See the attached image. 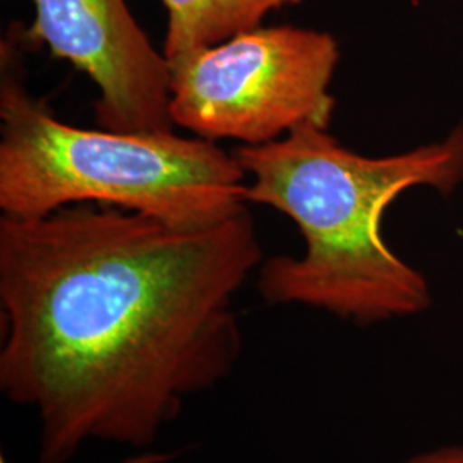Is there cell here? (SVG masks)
<instances>
[{
    "instance_id": "6da1fadb",
    "label": "cell",
    "mask_w": 463,
    "mask_h": 463,
    "mask_svg": "<svg viewBox=\"0 0 463 463\" xmlns=\"http://www.w3.org/2000/svg\"><path fill=\"white\" fill-rule=\"evenodd\" d=\"M261 265L248 208L201 229L101 204L0 216V392L34 415L38 462L148 449L229 380L233 304Z\"/></svg>"
},
{
    "instance_id": "3957f363",
    "label": "cell",
    "mask_w": 463,
    "mask_h": 463,
    "mask_svg": "<svg viewBox=\"0 0 463 463\" xmlns=\"http://www.w3.org/2000/svg\"><path fill=\"white\" fill-rule=\"evenodd\" d=\"M23 45L0 47V210L42 218L101 204L183 229L246 210L248 175L213 141L170 133L83 129L57 118L26 86Z\"/></svg>"
},
{
    "instance_id": "5b68a950",
    "label": "cell",
    "mask_w": 463,
    "mask_h": 463,
    "mask_svg": "<svg viewBox=\"0 0 463 463\" xmlns=\"http://www.w3.org/2000/svg\"><path fill=\"white\" fill-rule=\"evenodd\" d=\"M33 21L21 45L47 49L86 74L99 90L101 129L170 133V66L149 42L126 0H32Z\"/></svg>"
},
{
    "instance_id": "8992f818",
    "label": "cell",
    "mask_w": 463,
    "mask_h": 463,
    "mask_svg": "<svg viewBox=\"0 0 463 463\" xmlns=\"http://www.w3.org/2000/svg\"><path fill=\"white\" fill-rule=\"evenodd\" d=\"M166 13L168 66L235 34L260 28L266 16L306 0H160Z\"/></svg>"
},
{
    "instance_id": "ba28073f",
    "label": "cell",
    "mask_w": 463,
    "mask_h": 463,
    "mask_svg": "<svg viewBox=\"0 0 463 463\" xmlns=\"http://www.w3.org/2000/svg\"><path fill=\"white\" fill-rule=\"evenodd\" d=\"M177 451L170 449H137L133 455H128L122 460L114 463H170L177 458ZM0 463H9L5 457H0Z\"/></svg>"
},
{
    "instance_id": "7a4b0ae2",
    "label": "cell",
    "mask_w": 463,
    "mask_h": 463,
    "mask_svg": "<svg viewBox=\"0 0 463 463\" xmlns=\"http://www.w3.org/2000/svg\"><path fill=\"white\" fill-rule=\"evenodd\" d=\"M233 155L248 175L246 201L288 216L304 239L298 258L281 254L260 266L265 302L313 307L361 326L430 307V283L386 244L383 216L407 189L449 194L463 183V128L426 146L365 156L328 129L304 126Z\"/></svg>"
},
{
    "instance_id": "277c9868",
    "label": "cell",
    "mask_w": 463,
    "mask_h": 463,
    "mask_svg": "<svg viewBox=\"0 0 463 463\" xmlns=\"http://www.w3.org/2000/svg\"><path fill=\"white\" fill-rule=\"evenodd\" d=\"M340 64L333 34L260 26L170 64V117L206 141L260 146L304 126L328 129Z\"/></svg>"
},
{
    "instance_id": "52a82bcc",
    "label": "cell",
    "mask_w": 463,
    "mask_h": 463,
    "mask_svg": "<svg viewBox=\"0 0 463 463\" xmlns=\"http://www.w3.org/2000/svg\"><path fill=\"white\" fill-rule=\"evenodd\" d=\"M402 463H463V443L432 448L428 451L412 455Z\"/></svg>"
}]
</instances>
